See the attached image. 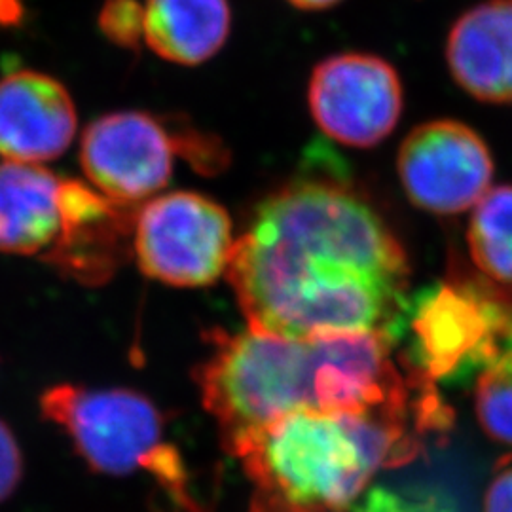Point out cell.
Here are the masks:
<instances>
[{"label": "cell", "mask_w": 512, "mask_h": 512, "mask_svg": "<svg viewBox=\"0 0 512 512\" xmlns=\"http://www.w3.org/2000/svg\"><path fill=\"white\" fill-rule=\"evenodd\" d=\"M226 277L249 329L283 338L370 332L393 342L410 310L403 245L336 175L294 179L258 203Z\"/></svg>", "instance_id": "1"}, {"label": "cell", "mask_w": 512, "mask_h": 512, "mask_svg": "<svg viewBox=\"0 0 512 512\" xmlns=\"http://www.w3.org/2000/svg\"><path fill=\"white\" fill-rule=\"evenodd\" d=\"M391 344L370 332L302 340L255 329L220 332L198 370L203 404L232 456L294 412L408 410L410 393L389 357Z\"/></svg>", "instance_id": "2"}, {"label": "cell", "mask_w": 512, "mask_h": 512, "mask_svg": "<svg viewBox=\"0 0 512 512\" xmlns=\"http://www.w3.org/2000/svg\"><path fill=\"white\" fill-rule=\"evenodd\" d=\"M406 412L283 416L236 458L255 484V512H346L385 465L410 456Z\"/></svg>", "instance_id": "3"}, {"label": "cell", "mask_w": 512, "mask_h": 512, "mask_svg": "<svg viewBox=\"0 0 512 512\" xmlns=\"http://www.w3.org/2000/svg\"><path fill=\"white\" fill-rule=\"evenodd\" d=\"M42 412L69 435L93 471L126 476L143 469L171 490L181 486V459L165 444L162 414L145 395L55 385L42 395Z\"/></svg>", "instance_id": "4"}, {"label": "cell", "mask_w": 512, "mask_h": 512, "mask_svg": "<svg viewBox=\"0 0 512 512\" xmlns=\"http://www.w3.org/2000/svg\"><path fill=\"white\" fill-rule=\"evenodd\" d=\"M418 380L478 376L512 353V304L469 281H452L421 294L408 310Z\"/></svg>", "instance_id": "5"}, {"label": "cell", "mask_w": 512, "mask_h": 512, "mask_svg": "<svg viewBox=\"0 0 512 512\" xmlns=\"http://www.w3.org/2000/svg\"><path fill=\"white\" fill-rule=\"evenodd\" d=\"M226 209L198 192H169L143 203L133 220V249L143 274L198 289L226 274L234 253Z\"/></svg>", "instance_id": "6"}, {"label": "cell", "mask_w": 512, "mask_h": 512, "mask_svg": "<svg viewBox=\"0 0 512 512\" xmlns=\"http://www.w3.org/2000/svg\"><path fill=\"white\" fill-rule=\"evenodd\" d=\"M308 107L315 126L332 141L351 148L378 147L403 116V80L380 55H330L311 71Z\"/></svg>", "instance_id": "7"}, {"label": "cell", "mask_w": 512, "mask_h": 512, "mask_svg": "<svg viewBox=\"0 0 512 512\" xmlns=\"http://www.w3.org/2000/svg\"><path fill=\"white\" fill-rule=\"evenodd\" d=\"M177 137L171 122L141 112H110L92 122L80 143V164L99 194L133 207L152 200L173 177Z\"/></svg>", "instance_id": "8"}, {"label": "cell", "mask_w": 512, "mask_h": 512, "mask_svg": "<svg viewBox=\"0 0 512 512\" xmlns=\"http://www.w3.org/2000/svg\"><path fill=\"white\" fill-rule=\"evenodd\" d=\"M408 200L433 215L469 211L490 190L494 158L475 129L459 120H433L412 129L397 156Z\"/></svg>", "instance_id": "9"}, {"label": "cell", "mask_w": 512, "mask_h": 512, "mask_svg": "<svg viewBox=\"0 0 512 512\" xmlns=\"http://www.w3.org/2000/svg\"><path fill=\"white\" fill-rule=\"evenodd\" d=\"M78 126L73 97L50 74L16 71L0 78V156L42 164L73 145Z\"/></svg>", "instance_id": "10"}, {"label": "cell", "mask_w": 512, "mask_h": 512, "mask_svg": "<svg viewBox=\"0 0 512 512\" xmlns=\"http://www.w3.org/2000/svg\"><path fill=\"white\" fill-rule=\"evenodd\" d=\"M446 65L459 88L490 105H512V0H482L446 37Z\"/></svg>", "instance_id": "11"}, {"label": "cell", "mask_w": 512, "mask_h": 512, "mask_svg": "<svg viewBox=\"0 0 512 512\" xmlns=\"http://www.w3.org/2000/svg\"><path fill=\"white\" fill-rule=\"evenodd\" d=\"M67 236L65 181L40 164H0V253L57 255Z\"/></svg>", "instance_id": "12"}, {"label": "cell", "mask_w": 512, "mask_h": 512, "mask_svg": "<svg viewBox=\"0 0 512 512\" xmlns=\"http://www.w3.org/2000/svg\"><path fill=\"white\" fill-rule=\"evenodd\" d=\"M230 31L228 0H147L143 6V38L171 63L202 65L224 48Z\"/></svg>", "instance_id": "13"}, {"label": "cell", "mask_w": 512, "mask_h": 512, "mask_svg": "<svg viewBox=\"0 0 512 512\" xmlns=\"http://www.w3.org/2000/svg\"><path fill=\"white\" fill-rule=\"evenodd\" d=\"M469 251L476 268L512 287V184L490 188L473 207Z\"/></svg>", "instance_id": "14"}, {"label": "cell", "mask_w": 512, "mask_h": 512, "mask_svg": "<svg viewBox=\"0 0 512 512\" xmlns=\"http://www.w3.org/2000/svg\"><path fill=\"white\" fill-rule=\"evenodd\" d=\"M475 408L484 433L495 442L512 446V353L478 376Z\"/></svg>", "instance_id": "15"}, {"label": "cell", "mask_w": 512, "mask_h": 512, "mask_svg": "<svg viewBox=\"0 0 512 512\" xmlns=\"http://www.w3.org/2000/svg\"><path fill=\"white\" fill-rule=\"evenodd\" d=\"M99 25L112 42L133 48L143 37V6L137 0H107Z\"/></svg>", "instance_id": "16"}, {"label": "cell", "mask_w": 512, "mask_h": 512, "mask_svg": "<svg viewBox=\"0 0 512 512\" xmlns=\"http://www.w3.org/2000/svg\"><path fill=\"white\" fill-rule=\"evenodd\" d=\"M23 476V456L10 427L0 420V503L16 492Z\"/></svg>", "instance_id": "17"}, {"label": "cell", "mask_w": 512, "mask_h": 512, "mask_svg": "<svg viewBox=\"0 0 512 512\" xmlns=\"http://www.w3.org/2000/svg\"><path fill=\"white\" fill-rule=\"evenodd\" d=\"M484 512H512V467L501 469L490 482Z\"/></svg>", "instance_id": "18"}, {"label": "cell", "mask_w": 512, "mask_h": 512, "mask_svg": "<svg viewBox=\"0 0 512 512\" xmlns=\"http://www.w3.org/2000/svg\"><path fill=\"white\" fill-rule=\"evenodd\" d=\"M25 16L21 0H0V27H16Z\"/></svg>", "instance_id": "19"}, {"label": "cell", "mask_w": 512, "mask_h": 512, "mask_svg": "<svg viewBox=\"0 0 512 512\" xmlns=\"http://www.w3.org/2000/svg\"><path fill=\"white\" fill-rule=\"evenodd\" d=\"M291 6L304 12H321L338 6L342 0H287Z\"/></svg>", "instance_id": "20"}]
</instances>
